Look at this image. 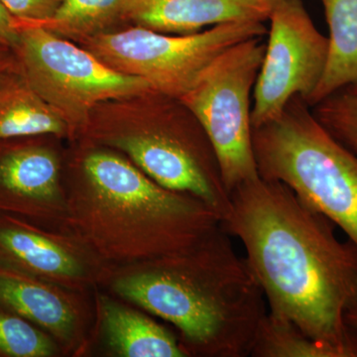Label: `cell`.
<instances>
[{
  "label": "cell",
  "mask_w": 357,
  "mask_h": 357,
  "mask_svg": "<svg viewBox=\"0 0 357 357\" xmlns=\"http://www.w3.org/2000/svg\"><path fill=\"white\" fill-rule=\"evenodd\" d=\"M263 38L245 40L223 52L180 98L210 138L229 194L259 177L250 102L266 48Z\"/></svg>",
  "instance_id": "ba28073f"
},
{
  "label": "cell",
  "mask_w": 357,
  "mask_h": 357,
  "mask_svg": "<svg viewBox=\"0 0 357 357\" xmlns=\"http://www.w3.org/2000/svg\"><path fill=\"white\" fill-rule=\"evenodd\" d=\"M330 28L325 72L307 105L340 91L357 93V0H319Z\"/></svg>",
  "instance_id": "2e32d148"
},
{
  "label": "cell",
  "mask_w": 357,
  "mask_h": 357,
  "mask_svg": "<svg viewBox=\"0 0 357 357\" xmlns=\"http://www.w3.org/2000/svg\"><path fill=\"white\" fill-rule=\"evenodd\" d=\"M312 107L324 128L357 154V93L340 91Z\"/></svg>",
  "instance_id": "ffe728a7"
},
{
  "label": "cell",
  "mask_w": 357,
  "mask_h": 357,
  "mask_svg": "<svg viewBox=\"0 0 357 357\" xmlns=\"http://www.w3.org/2000/svg\"><path fill=\"white\" fill-rule=\"evenodd\" d=\"M20 38V31L16 26L15 17H13L6 6L0 2V43L6 45L13 49Z\"/></svg>",
  "instance_id": "7402d4cb"
},
{
  "label": "cell",
  "mask_w": 357,
  "mask_h": 357,
  "mask_svg": "<svg viewBox=\"0 0 357 357\" xmlns=\"http://www.w3.org/2000/svg\"><path fill=\"white\" fill-rule=\"evenodd\" d=\"M62 354L48 333L0 309V357H57Z\"/></svg>",
  "instance_id": "d6986e66"
},
{
  "label": "cell",
  "mask_w": 357,
  "mask_h": 357,
  "mask_svg": "<svg viewBox=\"0 0 357 357\" xmlns=\"http://www.w3.org/2000/svg\"><path fill=\"white\" fill-rule=\"evenodd\" d=\"M91 143L122 152L157 184L203 201L222 222L231 208L217 153L203 126L178 98L162 95L154 114L134 128L89 129Z\"/></svg>",
  "instance_id": "5b68a950"
},
{
  "label": "cell",
  "mask_w": 357,
  "mask_h": 357,
  "mask_svg": "<svg viewBox=\"0 0 357 357\" xmlns=\"http://www.w3.org/2000/svg\"><path fill=\"white\" fill-rule=\"evenodd\" d=\"M0 309L48 333L64 354H84L93 321L86 293L0 266Z\"/></svg>",
  "instance_id": "7c38bea8"
},
{
  "label": "cell",
  "mask_w": 357,
  "mask_h": 357,
  "mask_svg": "<svg viewBox=\"0 0 357 357\" xmlns=\"http://www.w3.org/2000/svg\"><path fill=\"white\" fill-rule=\"evenodd\" d=\"M0 266L88 293L100 285L109 265L70 231L0 213Z\"/></svg>",
  "instance_id": "8fae6325"
},
{
  "label": "cell",
  "mask_w": 357,
  "mask_h": 357,
  "mask_svg": "<svg viewBox=\"0 0 357 357\" xmlns=\"http://www.w3.org/2000/svg\"><path fill=\"white\" fill-rule=\"evenodd\" d=\"M268 41L251 110L252 128L279 116L296 96L307 102L328 57V37L312 22L302 0H274Z\"/></svg>",
  "instance_id": "9c48e42d"
},
{
  "label": "cell",
  "mask_w": 357,
  "mask_h": 357,
  "mask_svg": "<svg viewBox=\"0 0 357 357\" xmlns=\"http://www.w3.org/2000/svg\"><path fill=\"white\" fill-rule=\"evenodd\" d=\"M73 137L64 119L28 83L20 68L0 73V140Z\"/></svg>",
  "instance_id": "9a60e30c"
},
{
  "label": "cell",
  "mask_w": 357,
  "mask_h": 357,
  "mask_svg": "<svg viewBox=\"0 0 357 357\" xmlns=\"http://www.w3.org/2000/svg\"><path fill=\"white\" fill-rule=\"evenodd\" d=\"M347 325L357 333V306L352 307L345 316Z\"/></svg>",
  "instance_id": "cb8c5ba5"
},
{
  "label": "cell",
  "mask_w": 357,
  "mask_h": 357,
  "mask_svg": "<svg viewBox=\"0 0 357 357\" xmlns=\"http://www.w3.org/2000/svg\"><path fill=\"white\" fill-rule=\"evenodd\" d=\"M16 26L20 38L13 51L21 73L73 136L89 128L96 105L157 93L144 79L112 69L84 47L42 26L20 20Z\"/></svg>",
  "instance_id": "8992f818"
},
{
  "label": "cell",
  "mask_w": 357,
  "mask_h": 357,
  "mask_svg": "<svg viewBox=\"0 0 357 357\" xmlns=\"http://www.w3.org/2000/svg\"><path fill=\"white\" fill-rule=\"evenodd\" d=\"M74 169L68 230L109 266L185 250L222 225L203 201L162 187L114 150L86 144Z\"/></svg>",
  "instance_id": "3957f363"
},
{
  "label": "cell",
  "mask_w": 357,
  "mask_h": 357,
  "mask_svg": "<svg viewBox=\"0 0 357 357\" xmlns=\"http://www.w3.org/2000/svg\"><path fill=\"white\" fill-rule=\"evenodd\" d=\"M258 174L340 227L357 248V154L328 132L300 96L253 129Z\"/></svg>",
  "instance_id": "277c9868"
},
{
  "label": "cell",
  "mask_w": 357,
  "mask_h": 357,
  "mask_svg": "<svg viewBox=\"0 0 357 357\" xmlns=\"http://www.w3.org/2000/svg\"><path fill=\"white\" fill-rule=\"evenodd\" d=\"M41 137L0 140V213L69 231L60 156Z\"/></svg>",
  "instance_id": "30bf717a"
},
{
  "label": "cell",
  "mask_w": 357,
  "mask_h": 357,
  "mask_svg": "<svg viewBox=\"0 0 357 357\" xmlns=\"http://www.w3.org/2000/svg\"><path fill=\"white\" fill-rule=\"evenodd\" d=\"M274 0H130L126 20L167 33L192 34L232 21L265 22Z\"/></svg>",
  "instance_id": "4fadbf2b"
},
{
  "label": "cell",
  "mask_w": 357,
  "mask_h": 357,
  "mask_svg": "<svg viewBox=\"0 0 357 357\" xmlns=\"http://www.w3.org/2000/svg\"><path fill=\"white\" fill-rule=\"evenodd\" d=\"M96 330L109 356L189 357L180 338L154 319L96 288Z\"/></svg>",
  "instance_id": "5bb4252c"
},
{
  "label": "cell",
  "mask_w": 357,
  "mask_h": 357,
  "mask_svg": "<svg viewBox=\"0 0 357 357\" xmlns=\"http://www.w3.org/2000/svg\"><path fill=\"white\" fill-rule=\"evenodd\" d=\"M18 67L20 65L13 49L0 43V73Z\"/></svg>",
  "instance_id": "603a6c76"
},
{
  "label": "cell",
  "mask_w": 357,
  "mask_h": 357,
  "mask_svg": "<svg viewBox=\"0 0 357 357\" xmlns=\"http://www.w3.org/2000/svg\"><path fill=\"white\" fill-rule=\"evenodd\" d=\"M130 0H63L51 20L33 22L63 38L81 42L126 20ZM30 22V21H29Z\"/></svg>",
  "instance_id": "e0dca14e"
},
{
  "label": "cell",
  "mask_w": 357,
  "mask_h": 357,
  "mask_svg": "<svg viewBox=\"0 0 357 357\" xmlns=\"http://www.w3.org/2000/svg\"><path fill=\"white\" fill-rule=\"evenodd\" d=\"M268 33L260 21H232L192 34H167L136 26L79 42L117 72L137 77L155 93L180 100L220 54Z\"/></svg>",
  "instance_id": "52a82bcc"
},
{
  "label": "cell",
  "mask_w": 357,
  "mask_h": 357,
  "mask_svg": "<svg viewBox=\"0 0 357 357\" xmlns=\"http://www.w3.org/2000/svg\"><path fill=\"white\" fill-rule=\"evenodd\" d=\"M222 222L245 249L268 312L335 352L357 357V333L345 316L357 306V248L287 185L253 178L230 192Z\"/></svg>",
  "instance_id": "6da1fadb"
},
{
  "label": "cell",
  "mask_w": 357,
  "mask_h": 357,
  "mask_svg": "<svg viewBox=\"0 0 357 357\" xmlns=\"http://www.w3.org/2000/svg\"><path fill=\"white\" fill-rule=\"evenodd\" d=\"M250 356L337 357L332 349L310 337L291 321L268 312L258 326Z\"/></svg>",
  "instance_id": "ac0fdd59"
},
{
  "label": "cell",
  "mask_w": 357,
  "mask_h": 357,
  "mask_svg": "<svg viewBox=\"0 0 357 357\" xmlns=\"http://www.w3.org/2000/svg\"><path fill=\"white\" fill-rule=\"evenodd\" d=\"M230 237L220 225L185 250L107 266L98 287L171 324L190 356H250L266 300Z\"/></svg>",
  "instance_id": "7a4b0ae2"
},
{
  "label": "cell",
  "mask_w": 357,
  "mask_h": 357,
  "mask_svg": "<svg viewBox=\"0 0 357 357\" xmlns=\"http://www.w3.org/2000/svg\"><path fill=\"white\" fill-rule=\"evenodd\" d=\"M63 0H0L16 20L44 22L51 20Z\"/></svg>",
  "instance_id": "44dd1931"
}]
</instances>
